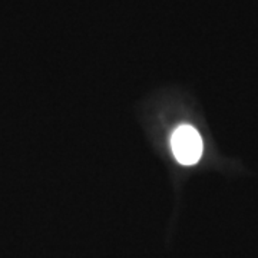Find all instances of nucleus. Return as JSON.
Segmentation results:
<instances>
[{
    "instance_id": "nucleus-1",
    "label": "nucleus",
    "mask_w": 258,
    "mask_h": 258,
    "mask_svg": "<svg viewBox=\"0 0 258 258\" xmlns=\"http://www.w3.org/2000/svg\"><path fill=\"white\" fill-rule=\"evenodd\" d=\"M172 152L182 165H192L203 155V139L197 129L189 125H182L175 129L171 138Z\"/></svg>"
}]
</instances>
